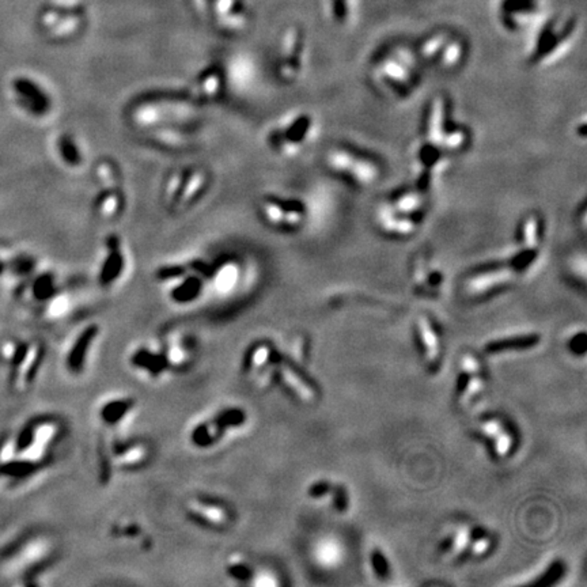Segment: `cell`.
I'll list each match as a JSON object with an SVG mask.
<instances>
[{"label":"cell","instance_id":"cell-7","mask_svg":"<svg viewBox=\"0 0 587 587\" xmlns=\"http://www.w3.org/2000/svg\"><path fill=\"white\" fill-rule=\"evenodd\" d=\"M260 217L270 229L292 234L302 230L306 219V204L297 198L267 195L260 202Z\"/></svg>","mask_w":587,"mask_h":587},{"label":"cell","instance_id":"cell-18","mask_svg":"<svg viewBox=\"0 0 587 587\" xmlns=\"http://www.w3.org/2000/svg\"><path fill=\"white\" fill-rule=\"evenodd\" d=\"M210 173L204 168H189L180 195L171 211L183 212L192 208L203 198L210 186Z\"/></svg>","mask_w":587,"mask_h":587},{"label":"cell","instance_id":"cell-29","mask_svg":"<svg viewBox=\"0 0 587 587\" xmlns=\"http://www.w3.org/2000/svg\"><path fill=\"white\" fill-rule=\"evenodd\" d=\"M16 89L21 101H23L28 110L35 115H42L48 110L50 100L37 84L26 79H21L16 84Z\"/></svg>","mask_w":587,"mask_h":587},{"label":"cell","instance_id":"cell-12","mask_svg":"<svg viewBox=\"0 0 587 587\" xmlns=\"http://www.w3.org/2000/svg\"><path fill=\"white\" fill-rule=\"evenodd\" d=\"M454 120L452 100L446 94L438 93L428 100L423 110L420 137L440 147V139Z\"/></svg>","mask_w":587,"mask_h":587},{"label":"cell","instance_id":"cell-40","mask_svg":"<svg viewBox=\"0 0 587 587\" xmlns=\"http://www.w3.org/2000/svg\"><path fill=\"white\" fill-rule=\"evenodd\" d=\"M94 176L100 188L121 186L118 166L110 159H101L100 162H97Z\"/></svg>","mask_w":587,"mask_h":587},{"label":"cell","instance_id":"cell-33","mask_svg":"<svg viewBox=\"0 0 587 587\" xmlns=\"http://www.w3.org/2000/svg\"><path fill=\"white\" fill-rule=\"evenodd\" d=\"M314 557L322 567H336L343 559L341 545L335 540L325 538L314 548Z\"/></svg>","mask_w":587,"mask_h":587},{"label":"cell","instance_id":"cell-26","mask_svg":"<svg viewBox=\"0 0 587 587\" xmlns=\"http://www.w3.org/2000/svg\"><path fill=\"white\" fill-rule=\"evenodd\" d=\"M131 365L152 378L162 375L168 370V363L162 350L156 351L149 347L137 348L131 356Z\"/></svg>","mask_w":587,"mask_h":587},{"label":"cell","instance_id":"cell-52","mask_svg":"<svg viewBox=\"0 0 587 587\" xmlns=\"http://www.w3.org/2000/svg\"><path fill=\"white\" fill-rule=\"evenodd\" d=\"M502 430H503V424H502L501 420L498 419L488 420L486 423H483V426H481V431L486 436H492V438L498 435Z\"/></svg>","mask_w":587,"mask_h":587},{"label":"cell","instance_id":"cell-16","mask_svg":"<svg viewBox=\"0 0 587 587\" xmlns=\"http://www.w3.org/2000/svg\"><path fill=\"white\" fill-rule=\"evenodd\" d=\"M152 453V446L143 440L118 443L112 448V465L122 470L139 469L150 461Z\"/></svg>","mask_w":587,"mask_h":587},{"label":"cell","instance_id":"cell-1","mask_svg":"<svg viewBox=\"0 0 587 587\" xmlns=\"http://www.w3.org/2000/svg\"><path fill=\"white\" fill-rule=\"evenodd\" d=\"M371 87L384 98L403 102L416 94L423 81V66L414 48L392 44L378 52L369 66Z\"/></svg>","mask_w":587,"mask_h":587},{"label":"cell","instance_id":"cell-30","mask_svg":"<svg viewBox=\"0 0 587 587\" xmlns=\"http://www.w3.org/2000/svg\"><path fill=\"white\" fill-rule=\"evenodd\" d=\"M328 18L337 26H348L356 16L359 0H322Z\"/></svg>","mask_w":587,"mask_h":587},{"label":"cell","instance_id":"cell-41","mask_svg":"<svg viewBox=\"0 0 587 587\" xmlns=\"http://www.w3.org/2000/svg\"><path fill=\"white\" fill-rule=\"evenodd\" d=\"M59 154L63 158V161L69 166H79L82 162V155L78 144L69 135H63L59 139Z\"/></svg>","mask_w":587,"mask_h":587},{"label":"cell","instance_id":"cell-54","mask_svg":"<svg viewBox=\"0 0 587 587\" xmlns=\"http://www.w3.org/2000/svg\"><path fill=\"white\" fill-rule=\"evenodd\" d=\"M570 347L572 353H579V355L585 353V351H586V335L582 332L578 336H574V338L571 340Z\"/></svg>","mask_w":587,"mask_h":587},{"label":"cell","instance_id":"cell-19","mask_svg":"<svg viewBox=\"0 0 587 587\" xmlns=\"http://www.w3.org/2000/svg\"><path fill=\"white\" fill-rule=\"evenodd\" d=\"M124 267L125 256L121 239L118 235H110L106 238V251L98 273L100 285L105 287L115 285V282H118V278L122 275Z\"/></svg>","mask_w":587,"mask_h":587},{"label":"cell","instance_id":"cell-3","mask_svg":"<svg viewBox=\"0 0 587 587\" xmlns=\"http://www.w3.org/2000/svg\"><path fill=\"white\" fill-rule=\"evenodd\" d=\"M325 170L359 190L371 189L385 176L384 164L372 154L351 144H334L322 155Z\"/></svg>","mask_w":587,"mask_h":587},{"label":"cell","instance_id":"cell-43","mask_svg":"<svg viewBox=\"0 0 587 587\" xmlns=\"http://www.w3.org/2000/svg\"><path fill=\"white\" fill-rule=\"evenodd\" d=\"M252 586L275 587L279 586L280 582L278 581L276 575L269 570L254 571L251 583Z\"/></svg>","mask_w":587,"mask_h":587},{"label":"cell","instance_id":"cell-46","mask_svg":"<svg viewBox=\"0 0 587 587\" xmlns=\"http://www.w3.org/2000/svg\"><path fill=\"white\" fill-rule=\"evenodd\" d=\"M112 533L115 536L124 537V538H135L142 535V529L137 523L128 522V523H120L112 528Z\"/></svg>","mask_w":587,"mask_h":587},{"label":"cell","instance_id":"cell-13","mask_svg":"<svg viewBox=\"0 0 587 587\" xmlns=\"http://www.w3.org/2000/svg\"><path fill=\"white\" fill-rule=\"evenodd\" d=\"M547 238V220L540 211H529L520 217L514 232V248L542 253Z\"/></svg>","mask_w":587,"mask_h":587},{"label":"cell","instance_id":"cell-27","mask_svg":"<svg viewBox=\"0 0 587 587\" xmlns=\"http://www.w3.org/2000/svg\"><path fill=\"white\" fill-rule=\"evenodd\" d=\"M223 90V76L218 68L205 69L192 86V96L200 101H215Z\"/></svg>","mask_w":587,"mask_h":587},{"label":"cell","instance_id":"cell-36","mask_svg":"<svg viewBox=\"0 0 587 587\" xmlns=\"http://www.w3.org/2000/svg\"><path fill=\"white\" fill-rule=\"evenodd\" d=\"M226 574L236 583H251L254 570L242 554H233L226 563Z\"/></svg>","mask_w":587,"mask_h":587},{"label":"cell","instance_id":"cell-47","mask_svg":"<svg viewBox=\"0 0 587 587\" xmlns=\"http://www.w3.org/2000/svg\"><path fill=\"white\" fill-rule=\"evenodd\" d=\"M470 532L469 529L467 528H461L457 533L453 540V545H452V551L454 554H460L464 552L468 545H469Z\"/></svg>","mask_w":587,"mask_h":587},{"label":"cell","instance_id":"cell-44","mask_svg":"<svg viewBox=\"0 0 587 587\" xmlns=\"http://www.w3.org/2000/svg\"><path fill=\"white\" fill-rule=\"evenodd\" d=\"M186 267L184 266H165L162 268L156 270V278L162 282H174L177 279H180L181 276L186 275Z\"/></svg>","mask_w":587,"mask_h":587},{"label":"cell","instance_id":"cell-53","mask_svg":"<svg viewBox=\"0 0 587 587\" xmlns=\"http://www.w3.org/2000/svg\"><path fill=\"white\" fill-rule=\"evenodd\" d=\"M68 306H69V302H68L67 297H57L51 304L50 313L52 317H60L62 314H64L68 310Z\"/></svg>","mask_w":587,"mask_h":587},{"label":"cell","instance_id":"cell-39","mask_svg":"<svg viewBox=\"0 0 587 587\" xmlns=\"http://www.w3.org/2000/svg\"><path fill=\"white\" fill-rule=\"evenodd\" d=\"M214 419L217 420V423L227 434L232 430L242 427L248 420V415L239 406H227L219 411L218 414L214 416Z\"/></svg>","mask_w":587,"mask_h":587},{"label":"cell","instance_id":"cell-22","mask_svg":"<svg viewBox=\"0 0 587 587\" xmlns=\"http://www.w3.org/2000/svg\"><path fill=\"white\" fill-rule=\"evenodd\" d=\"M472 143L473 134L469 127L455 118L440 139V149L454 158L469 152Z\"/></svg>","mask_w":587,"mask_h":587},{"label":"cell","instance_id":"cell-28","mask_svg":"<svg viewBox=\"0 0 587 587\" xmlns=\"http://www.w3.org/2000/svg\"><path fill=\"white\" fill-rule=\"evenodd\" d=\"M226 431L219 426L214 418L198 423L190 431V442L198 449H210L217 446L224 438Z\"/></svg>","mask_w":587,"mask_h":587},{"label":"cell","instance_id":"cell-4","mask_svg":"<svg viewBox=\"0 0 587 587\" xmlns=\"http://www.w3.org/2000/svg\"><path fill=\"white\" fill-rule=\"evenodd\" d=\"M317 132L313 113L301 110L290 115L268 134L269 147L285 158L297 156L312 143Z\"/></svg>","mask_w":587,"mask_h":587},{"label":"cell","instance_id":"cell-10","mask_svg":"<svg viewBox=\"0 0 587 587\" xmlns=\"http://www.w3.org/2000/svg\"><path fill=\"white\" fill-rule=\"evenodd\" d=\"M372 222L378 233L387 239L408 241L419 234L426 220L394 210L384 199L375 205L372 212Z\"/></svg>","mask_w":587,"mask_h":587},{"label":"cell","instance_id":"cell-37","mask_svg":"<svg viewBox=\"0 0 587 587\" xmlns=\"http://www.w3.org/2000/svg\"><path fill=\"white\" fill-rule=\"evenodd\" d=\"M418 325H419L421 341L426 347V358L430 363L434 365L438 360V356H439V341H438L435 329H434L433 324L430 322V319H427L426 316L420 317Z\"/></svg>","mask_w":587,"mask_h":587},{"label":"cell","instance_id":"cell-31","mask_svg":"<svg viewBox=\"0 0 587 587\" xmlns=\"http://www.w3.org/2000/svg\"><path fill=\"white\" fill-rule=\"evenodd\" d=\"M176 285L170 290V298L176 303L193 302L202 292L203 279L196 276H181L180 279L174 280Z\"/></svg>","mask_w":587,"mask_h":587},{"label":"cell","instance_id":"cell-21","mask_svg":"<svg viewBox=\"0 0 587 587\" xmlns=\"http://www.w3.org/2000/svg\"><path fill=\"white\" fill-rule=\"evenodd\" d=\"M193 343L184 336H171L161 348L165 355L168 369L183 371L193 362Z\"/></svg>","mask_w":587,"mask_h":587},{"label":"cell","instance_id":"cell-11","mask_svg":"<svg viewBox=\"0 0 587 587\" xmlns=\"http://www.w3.org/2000/svg\"><path fill=\"white\" fill-rule=\"evenodd\" d=\"M185 514L196 525L210 530H224L234 520V513L229 504L208 495L189 499L185 503Z\"/></svg>","mask_w":587,"mask_h":587},{"label":"cell","instance_id":"cell-23","mask_svg":"<svg viewBox=\"0 0 587 587\" xmlns=\"http://www.w3.org/2000/svg\"><path fill=\"white\" fill-rule=\"evenodd\" d=\"M276 351L266 341H257L248 347L242 359V371L245 374L260 375L275 363Z\"/></svg>","mask_w":587,"mask_h":587},{"label":"cell","instance_id":"cell-32","mask_svg":"<svg viewBox=\"0 0 587 587\" xmlns=\"http://www.w3.org/2000/svg\"><path fill=\"white\" fill-rule=\"evenodd\" d=\"M135 400L131 397H118L103 404L100 409V418L106 426H118L132 412Z\"/></svg>","mask_w":587,"mask_h":587},{"label":"cell","instance_id":"cell-6","mask_svg":"<svg viewBox=\"0 0 587 587\" xmlns=\"http://www.w3.org/2000/svg\"><path fill=\"white\" fill-rule=\"evenodd\" d=\"M452 159L439 146L419 137L411 152L414 185L428 192L449 171Z\"/></svg>","mask_w":587,"mask_h":587},{"label":"cell","instance_id":"cell-56","mask_svg":"<svg viewBox=\"0 0 587 587\" xmlns=\"http://www.w3.org/2000/svg\"><path fill=\"white\" fill-rule=\"evenodd\" d=\"M489 548H491V540L486 536H480L479 538H476L474 544L472 545L473 554H477V556L486 554Z\"/></svg>","mask_w":587,"mask_h":587},{"label":"cell","instance_id":"cell-48","mask_svg":"<svg viewBox=\"0 0 587 587\" xmlns=\"http://www.w3.org/2000/svg\"><path fill=\"white\" fill-rule=\"evenodd\" d=\"M371 563H372L374 571L380 575V578H385L386 575H387L389 567H387V562H386L385 556H384V554L381 551H372V554H371Z\"/></svg>","mask_w":587,"mask_h":587},{"label":"cell","instance_id":"cell-50","mask_svg":"<svg viewBox=\"0 0 587 587\" xmlns=\"http://www.w3.org/2000/svg\"><path fill=\"white\" fill-rule=\"evenodd\" d=\"M574 134L576 136L578 140L581 142H586L587 139V116L585 112L581 113L579 118H576V121L574 124Z\"/></svg>","mask_w":587,"mask_h":587},{"label":"cell","instance_id":"cell-49","mask_svg":"<svg viewBox=\"0 0 587 587\" xmlns=\"http://www.w3.org/2000/svg\"><path fill=\"white\" fill-rule=\"evenodd\" d=\"M575 224H576V229H578V232L581 233V234L586 235L587 233V202L586 200H583V202L579 204V208L576 210V214H575Z\"/></svg>","mask_w":587,"mask_h":587},{"label":"cell","instance_id":"cell-24","mask_svg":"<svg viewBox=\"0 0 587 587\" xmlns=\"http://www.w3.org/2000/svg\"><path fill=\"white\" fill-rule=\"evenodd\" d=\"M275 370L278 371L279 377L282 378V382L285 384L292 393H295V396L298 399H301L302 401H313L316 397L314 389L309 382H306V380H303L302 375L294 369L290 363H287L283 360V358H280V355H278L276 362H275Z\"/></svg>","mask_w":587,"mask_h":587},{"label":"cell","instance_id":"cell-2","mask_svg":"<svg viewBox=\"0 0 587 587\" xmlns=\"http://www.w3.org/2000/svg\"><path fill=\"white\" fill-rule=\"evenodd\" d=\"M581 18L575 11L545 14L529 32L525 62L530 68L551 67L574 48L581 32Z\"/></svg>","mask_w":587,"mask_h":587},{"label":"cell","instance_id":"cell-20","mask_svg":"<svg viewBox=\"0 0 587 587\" xmlns=\"http://www.w3.org/2000/svg\"><path fill=\"white\" fill-rule=\"evenodd\" d=\"M100 335V326L96 324H90L84 328L79 335L75 337L71 348L67 353V367L71 372L79 374L82 372L87 360V355L90 353V348Z\"/></svg>","mask_w":587,"mask_h":587},{"label":"cell","instance_id":"cell-34","mask_svg":"<svg viewBox=\"0 0 587 587\" xmlns=\"http://www.w3.org/2000/svg\"><path fill=\"white\" fill-rule=\"evenodd\" d=\"M238 267L234 263H223L218 268L212 269L211 278L214 280L215 290L220 294H226L234 288L238 282Z\"/></svg>","mask_w":587,"mask_h":587},{"label":"cell","instance_id":"cell-45","mask_svg":"<svg viewBox=\"0 0 587 587\" xmlns=\"http://www.w3.org/2000/svg\"><path fill=\"white\" fill-rule=\"evenodd\" d=\"M513 443H514L513 435L503 428L498 435L495 436V452L499 457H506L510 453Z\"/></svg>","mask_w":587,"mask_h":587},{"label":"cell","instance_id":"cell-8","mask_svg":"<svg viewBox=\"0 0 587 587\" xmlns=\"http://www.w3.org/2000/svg\"><path fill=\"white\" fill-rule=\"evenodd\" d=\"M520 276L502 258L472 269L462 282V290L469 298H486L514 285Z\"/></svg>","mask_w":587,"mask_h":587},{"label":"cell","instance_id":"cell-38","mask_svg":"<svg viewBox=\"0 0 587 587\" xmlns=\"http://www.w3.org/2000/svg\"><path fill=\"white\" fill-rule=\"evenodd\" d=\"M538 341H540V336L538 335L517 336V337H511V338L491 341L489 344H486V350L488 353H499V351L520 350V348L523 350V348H530V347L536 346Z\"/></svg>","mask_w":587,"mask_h":587},{"label":"cell","instance_id":"cell-14","mask_svg":"<svg viewBox=\"0 0 587 587\" xmlns=\"http://www.w3.org/2000/svg\"><path fill=\"white\" fill-rule=\"evenodd\" d=\"M469 55L470 44L467 37L453 30L431 68L445 75L455 74L465 67Z\"/></svg>","mask_w":587,"mask_h":587},{"label":"cell","instance_id":"cell-5","mask_svg":"<svg viewBox=\"0 0 587 587\" xmlns=\"http://www.w3.org/2000/svg\"><path fill=\"white\" fill-rule=\"evenodd\" d=\"M548 0H494V14L504 33H529L547 14Z\"/></svg>","mask_w":587,"mask_h":587},{"label":"cell","instance_id":"cell-25","mask_svg":"<svg viewBox=\"0 0 587 587\" xmlns=\"http://www.w3.org/2000/svg\"><path fill=\"white\" fill-rule=\"evenodd\" d=\"M125 207V195L121 186L100 188V192L94 202V210L98 218L115 219L121 215Z\"/></svg>","mask_w":587,"mask_h":587},{"label":"cell","instance_id":"cell-15","mask_svg":"<svg viewBox=\"0 0 587 587\" xmlns=\"http://www.w3.org/2000/svg\"><path fill=\"white\" fill-rule=\"evenodd\" d=\"M386 202L389 203L394 210L411 215L416 218H427L428 210H430V198L428 192H424L415 185L400 188L392 193H389L385 198Z\"/></svg>","mask_w":587,"mask_h":587},{"label":"cell","instance_id":"cell-35","mask_svg":"<svg viewBox=\"0 0 587 587\" xmlns=\"http://www.w3.org/2000/svg\"><path fill=\"white\" fill-rule=\"evenodd\" d=\"M189 171V168L176 169L174 171H171L169 174L165 185H164V193H162V200L164 204L168 210H173L176 200L180 195V190L183 188L186 174Z\"/></svg>","mask_w":587,"mask_h":587},{"label":"cell","instance_id":"cell-51","mask_svg":"<svg viewBox=\"0 0 587 587\" xmlns=\"http://www.w3.org/2000/svg\"><path fill=\"white\" fill-rule=\"evenodd\" d=\"M331 492H332V486L328 481H319L309 488V495L314 499H321Z\"/></svg>","mask_w":587,"mask_h":587},{"label":"cell","instance_id":"cell-9","mask_svg":"<svg viewBox=\"0 0 587 587\" xmlns=\"http://www.w3.org/2000/svg\"><path fill=\"white\" fill-rule=\"evenodd\" d=\"M307 42L302 30L298 28L287 29L278 50L276 78L280 84L292 86L302 79L306 68Z\"/></svg>","mask_w":587,"mask_h":587},{"label":"cell","instance_id":"cell-55","mask_svg":"<svg viewBox=\"0 0 587 587\" xmlns=\"http://www.w3.org/2000/svg\"><path fill=\"white\" fill-rule=\"evenodd\" d=\"M462 370L464 372H467L468 375L472 374H480V365L476 362V359L470 355H465L462 358Z\"/></svg>","mask_w":587,"mask_h":587},{"label":"cell","instance_id":"cell-17","mask_svg":"<svg viewBox=\"0 0 587 587\" xmlns=\"http://www.w3.org/2000/svg\"><path fill=\"white\" fill-rule=\"evenodd\" d=\"M412 280L423 295H435L445 282V273L426 254H418L412 261Z\"/></svg>","mask_w":587,"mask_h":587},{"label":"cell","instance_id":"cell-42","mask_svg":"<svg viewBox=\"0 0 587 587\" xmlns=\"http://www.w3.org/2000/svg\"><path fill=\"white\" fill-rule=\"evenodd\" d=\"M567 269L576 280H581L582 283L586 280L587 258L585 249H578L571 253L567 258Z\"/></svg>","mask_w":587,"mask_h":587}]
</instances>
